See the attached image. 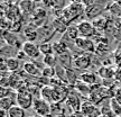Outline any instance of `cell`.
I'll return each mask as SVG.
<instances>
[{
    "label": "cell",
    "instance_id": "1",
    "mask_svg": "<svg viewBox=\"0 0 121 117\" xmlns=\"http://www.w3.org/2000/svg\"><path fill=\"white\" fill-rule=\"evenodd\" d=\"M83 14H85V6L83 2H72L69 7L62 10V17L69 25H71V22H74Z\"/></svg>",
    "mask_w": 121,
    "mask_h": 117
},
{
    "label": "cell",
    "instance_id": "2",
    "mask_svg": "<svg viewBox=\"0 0 121 117\" xmlns=\"http://www.w3.org/2000/svg\"><path fill=\"white\" fill-rule=\"evenodd\" d=\"M25 86H26V84H24V86L17 91L16 105L26 110V109H29L33 107L34 97L29 94V91H28V86H27V87H25Z\"/></svg>",
    "mask_w": 121,
    "mask_h": 117
},
{
    "label": "cell",
    "instance_id": "3",
    "mask_svg": "<svg viewBox=\"0 0 121 117\" xmlns=\"http://www.w3.org/2000/svg\"><path fill=\"white\" fill-rule=\"evenodd\" d=\"M83 5L85 6V16L92 19L98 18L103 10H107L108 7L107 2H96V1H90V2L83 1Z\"/></svg>",
    "mask_w": 121,
    "mask_h": 117
},
{
    "label": "cell",
    "instance_id": "4",
    "mask_svg": "<svg viewBox=\"0 0 121 117\" xmlns=\"http://www.w3.org/2000/svg\"><path fill=\"white\" fill-rule=\"evenodd\" d=\"M33 109L35 110L36 115H39L42 117H46L48 115H51V113H52V105L47 103L46 100L38 98V99H34Z\"/></svg>",
    "mask_w": 121,
    "mask_h": 117
},
{
    "label": "cell",
    "instance_id": "5",
    "mask_svg": "<svg viewBox=\"0 0 121 117\" xmlns=\"http://www.w3.org/2000/svg\"><path fill=\"white\" fill-rule=\"evenodd\" d=\"M92 64V56L89 53H81L74 55L73 66L78 70H87Z\"/></svg>",
    "mask_w": 121,
    "mask_h": 117
},
{
    "label": "cell",
    "instance_id": "6",
    "mask_svg": "<svg viewBox=\"0 0 121 117\" xmlns=\"http://www.w3.org/2000/svg\"><path fill=\"white\" fill-rule=\"evenodd\" d=\"M78 29V33H80V37H85V38H92L94 37L95 35L98 34L96 29L94 28L93 24L91 22H87V20H83V22H80L76 25Z\"/></svg>",
    "mask_w": 121,
    "mask_h": 117
},
{
    "label": "cell",
    "instance_id": "7",
    "mask_svg": "<svg viewBox=\"0 0 121 117\" xmlns=\"http://www.w3.org/2000/svg\"><path fill=\"white\" fill-rule=\"evenodd\" d=\"M74 45L81 50L82 53H89V54H93L95 53V43L93 39L85 38V37H78L75 42Z\"/></svg>",
    "mask_w": 121,
    "mask_h": 117
},
{
    "label": "cell",
    "instance_id": "8",
    "mask_svg": "<svg viewBox=\"0 0 121 117\" xmlns=\"http://www.w3.org/2000/svg\"><path fill=\"white\" fill-rule=\"evenodd\" d=\"M2 39L6 42L7 45L15 47L18 51H20L22 48V45H24V43L18 38L16 33H13L10 30H2Z\"/></svg>",
    "mask_w": 121,
    "mask_h": 117
},
{
    "label": "cell",
    "instance_id": "9",
    "mask_svg": "<svg viewBox=\"0 0 121 117\" xmlns=\"http://www.w3.org/2000/svg\"><path fill=\"white\" fill-rule=\"evenodd\" d=\"M81 113L83 114L84 117H100L101 116V112L98 106H95L94 104H92L89 100H85L82 103L81 106Z\"/></svg>",
    "mask_w": 121,
    "mask_h": 117
},
{
    "label": "cell",
    "instance_id": "10",
    "mask_svg": "<svg viewBox=\"0 0 121 117\" xmlns=\"http://www.w3.org/2000/svg\"><path fill=\"white\" fill-rule=\"evenodd\" d=\"M55 28L53 25L46 24V25H42L40 27H38L37 29V35H38V39L42 43L45 42H49V39L52 38L54 34H55Z\"/></svg>",
    "mask_w": 121,
    "mask_h": 117
},
{
    "label": "cell",
    "instance_id": "11",
    "mask_svg": "<svg viewBox=\"0 0 121 117\" xmlns=\"http://www.w3.org/2000/svg\"><path fill=\"white\" fill-rule=\"evenodd\" d=\"M38 62H34V61H28V62H25L24 65H22V70L24 72L27 74H29L31 77H42V70L45 68V66H40V65L37 64Z\"/></svg>",
    "mask_w": 121,
    "mask_h": 117
},
{
    "label": "cell",
    "instance_id": "12",
    "mask_svg": "<svg viewBox=\"0 0 121 117\" xmlns=\"http://www.w3.org/2000/svg\"><path fill=\"white\" fill-rule=\"evenodd\" d=\"M22 50L27 55V57H30V59H37L40 55L39 45H36L33 42H24Z\"/></svg>",
    "mask_w": 121,
    "mask_h": 117
},
{
    "label": "cell",
    "instance_id": "13",
    "mask_svg": "<svg viewBox=\"0 0 121 117\" xmlns=\"http://www.w3.org/2000/svg\"><path fill=\"white\" fill-rule=\"evenodd\" d=\"M65 105H66L67 108L72 109V112H80V110H81L82 103H81L80 97H78V94H75V92H69L67 99L65 100Z\"/></svg>",
    "mask_w": 121,
    "mask_h": 117
},
{
    "label": "cell",
    "instance_id": "14",
    "mask_svg": "<svg viewBox=\"0 0 121 117\" xmlns=\"http://www.w3.org/2000/svg\"><path fill=\"white\" fill-rule=\"evenodd\" d=\"M57 61H58V65H60L62 68H64L65 70L69 69H73V61H74V56L72 55L71 51H66L65 53L60 54L57 56Z\"/></svg>",
    "mask_w": 121,
    "mask_h": 117
},
{
    "label": "cell",
    "instance_id": "15",
    "mask_svg": "<svg viewBox=\"0 0 121 117\" xmlns=\"http://www.w3.org/2000/svg\"><path fill=\"white\" fill-rule=\"evenodd\" d=\"M78 80H81L82 82L86 83L89 86H95L99 83V75L95 72H92V71H84L80 74L78 77Z\"/></svg>",
    "mask_w": 121,
    "mask_h": 117
},
{
    "label": "cell",
    "instance_id": "16",
    "mask_svg": "<svg viewBox=\"0 0 121 117\" xmlns=\"http://www.w3.org/2000/svg\"><path fill=\"white\" fill-rule=\"evenodd\" d=\"M16 97H17V92H13L11 96L0 99V109L8 112L11 107L16 105Z\"/></svg>",
    "mask_w": 121,
    "mask_h": 117
},
{
    "label": "cell",
    "instance_id": "17",
    "mask_svg": "<svg viewBox=\"0 0 121 117\" xmlns=\"http://www.w3.org/2000/svg\"><path fill=\"white\" fill-rule=\"evenodd\" d=\"M109 20L107 18L102 17V16H100V17L95 18L92 20V24H93V26L94 28L96 29V32H105V30H108V27H109Z\"/></svg>",
    "mask_w": 121,
    "mask_h": 117
},
{
    "label": "cell",
    "instance_id": "18",
    "mask_svg": "<svg viewBox=\"0 0 121 117\" xmlns=\"http://www.w3.org/2000/svg\"><path fill=\"white\" fill-rule=\"evenodd\" d=\"M80 37V33H78V26L76 25H69L66 33L64 34V37H62L63 39H69L72 42H75L76 39Z\"/></svg>",
    "mask_w": 121,
    "mask_h": 117
},
{
    "label": "cell",
    "instance_id": "19",
    "mask_svg": "<svg viewBox=\"0 0 121 117\" xmlns=\"http://www.w3.org/2000/svg\"><path fill=\"white\" fill-rule=\"evenodd\" d=\"M74 89L78 91V94H81L82 96H86V97L90 96L91 91H92V87L86 84V83L82 82L81 80H78V82H76V84L74 86Z\"/></svg>",
    "mask_w": 121,
    "mask_h": 117
},
{
    "label": "cell",
    "instance_id": "20",
    "mask_svg": "<svg viewBox=\"0 0 121 117\" xmlns=\"http://www.w3.org/2000/svg\"><path fill=\"white\" fill-rule=\"evenodd\" d=\"M98 75L102 78V80H108V79H112V77L114 75V69L103 65L98 70Z\"/></svg>",
    "mask_w": 121,
    "mask_h": 117
},
{
    "label": "cell",
    "instance_id": "21",
    "mask_svg": "<svg viewBox=\"0 0 121 117\" xmlns=\"http://www.w3.org/2000/svg\"><path fill=\"white\" fill-rule=\"evenodd\" d=\"M53 50H54V54H55L56 56H58V55H60V54L65 53L66 51H69V47L65 42H63V41L60 39V41H58V42L53 43Z\"/></svg>",
    "mask_w": 121,
    "mask_h": 117
},
{
    "label": "cell",
    "instance_id": "22",
    "mask_svg": "<svg viewBox=\"0 0 121 117\" xmlns=\"http://www.w3.org/2000/svg\"><path fill=\"white\" fill-rule=\"evenodd\" d=\"M107 10H109V11H110V14L112 15L113 17L121 18V1L108 4Z\"/></svg>",
    "mask_w": 121,
    "mask_h": 117
},
{
    "label": "cell",
    "instance_id": "23",
    "mask_svg": "<svg viewBox=\"0 0 121 117\" xmlns=\"http://www.w3.org/2000/svg\"><path fill=\"white\" fill-rule=\"evenodd\" d=\"M40 98L46 100L51 105L53 104V87L52 86H46V87L42 88V90H40Z\"/></svg>",
    "mask_w": 121,
    "mask_h": 117
},
{
    "label": "cell",
    "instance_id": "24",
    "mask_svg": "<svg viewBox=\"0 0 121 117\" xmlns=\"http://www.w3.org/2000/svg\"><path fill=\"white\" fill-rule=\"evenodd\" d=\"M6 64H7L9 72L13 73V72H17L20 68V61L18 60L17 57H11V59L6 60Z\"/></svg>",
    "mask_w": 121,
    "mask_h": 117
},
{
    "label": "cell",
    "instance_id": "25",
    "mask_svg": "<svg viewBox=\"0 0 121 117\" xmlns=\"http://www.w3.org/2000/svg\"><path fill=\"white\" fill-rule=\"evenodd\" d=\"M35 6H36L35 2H31V1H22V2L19 4V9L22 11H24L25 14L29 15V14L35 13V9H36V8H34Z\"/></svg>",
    "mask_w": 121,
    "mask_h": 117
},
{
    "label": "cell",
    "instance_id": "26",
    "mask_svg": "<svg viewBox=\"0 0 121 117\" xmlns=\"http://www.w3.org/2000/svg\"><path fill=\"white\" fill-rule=\"evenodd\" d=\"M8 115L9 117H26V110L17 105H15L8 110Z\"/></svg>",
    "mask_w": 121,
    "mask_h": 117
},
{
    "label": "cell",
    "instance_id": "27",
    "mask_svg": "<svg viewBox=\"0 0 121 117\" xmlns=\"http://www.w3.org/2000/svg\"><path fill=\"white\" fill-rule=\"evenodd\" d=\"M43 63L45 66H51V68H56L58 65V61L57 56L55 54H51V55H45L43 59Z\"/></svg>",
    "mask_w": 121,
    "mask_h": 117
},
{
    "label": "cell",
    "instance_id": "28",
    "mask_svg": "<svg viewBox=\"0 0 121 117\" xmlns=\"http://www.w3.org/2000/svg\"><path fill=\"white\" fill-rule=\"evenodd\" d=\"M39 51L40 54L45 55H51L54 54V50H53V44L49 42H45V43H40L39 44Z\"/></svg>",
    "mask_w": 121,
    "mask_h": 117
},
{
    "label": "cell",
    "instance_id": "29",
    "mask_svg": "<svg viewBox=\"0 0 121 117\" xmlns=\"http://www.w3.org/2000/svg\"><path fill=\"white\" fill-rule=\"evenodd\" d=\"M109 52V46L107 43L95 44V53L96 55H107Z\"/></svg>",
    "mask_w": 121,
    "mask_h": 117
},
{
    "label": "cell",
    "instance_id": "30",
    "mask_svg": "<svg viewBox=\"0 0 121 117\" xmlns=\"http://www.w3.org/2000/svg\"><path fill=\"white\" fill-rule=\"evenodd\" d=\"M111 109H112V113L116 117L121 116V104L116 98L111 99Z\"/></svg>",
    "mask_w": 121,
    "mask_h": 117
},
{
    "label": "cell",
    "instance_id": "31",
    "mask_svg": "<svg viewBox=\"0 0 121 117\" xmlns=\"http://www.w3.org/2000/svg\"><path fill=\"white\" fill-rule=\"evenodd\" d=\"M42 77L47 79H53L54 77H56V70L55 68H51V66H45L42 70Z\"/></svg>",
    "mask_w": 121,
    "mask_h": 117
},
{
    "label": "cell",
    "instance_id": "32",
    "mask_svg": "<svg viewBox=\"0 0 121 117\" xmlns=\"http://www.w3.org/2000/svg\"><path fill=\"white\" fill-rule=\"evenodd\" d=\"M114 98H116V99L121 104V87L118 88L117 90L114 91Z\"/></svg>",
    "mask_w": 121,
    "mask_h": 117
},
{
    "label": "cell",
    "instance_id": "33",
    "mask_svg": "<svg viewBox=\"0 0 121 117\" xmlns=\"http://www.w3.org/2000/svg\"><path fill=\"white\" fill-rule=\"evenodd\" d=\"M26 57H27V55H26V54H25L24 52H22V50H20V51H18V52H17V59H18L19 61L25 60Z\"/></svg>",
    "mask_w": 121,
    "mask_h": 117
},
{
    "label": "cell",
    "instance_id": "34",
    "mask_svg": "<svg viewBox=\"0 0 121 117\" xmlns=\"http://www.w3.org/2000/svg\"><path fill=\"white\" fill-rule=\"evenodd\" d=\"M100 117H116L114 115H101Z\"/></svg>",
    "mask_w": 121,
    "mask_h": 117
},
{
    "label": "cell",
    "instance_id": "35",
    "mask_svg": "<svg viewBox=\"0 0 121 117\" xmlns=\"http://www.w3.org/2000/svg\"><path fill=\"white\" fill-rule=\"evenodd\" d=\"M29 117H42V116H39V115H34V116H29Z\"/></svg>",
    "mask_w": 121,
    "mask_h": 117
},
{
    "label": "cell",
    "instance_id": "36",
    "mask_svg": "<svg viewBox=\"0 0 121 117\" xmlns=\"http://www.w3.org/2000/svg\"><path fill=\"white\" fill-rule=\"evenodd\" d=\"M120 117H121V116H120Z\"/></svg>",
    "mask_w": 121,
    "mask_h": 117
}]
</instances>
